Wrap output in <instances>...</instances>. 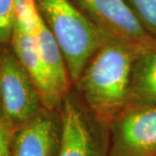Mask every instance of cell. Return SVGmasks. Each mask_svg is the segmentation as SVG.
<instances>
[{
    "label": "cell",
    "mask_w": 156,
    "mask_h": 156,
    "mask_svg": "<svg viewBox=\"0 0 156 156\" xmlns=\"http://www.w3.org/2000/svg\"><path fill=\"white\" fill-rule=\"evenodd\" d=\"M10 47L33 77L46 108H60L72 88L63 55L34 0H17Z\"/></svg>",
    "instance_id": "cell-1"
},
{
    "label": "cell",
    "mask_w": 156,
    "mask_h": 156,
    "mask_svg": "<svg viewBox=\"0 0 156 156\" xmlns=\"http://www.w3.org/2000/svg\"><path fill=\"white\" fill-rule=\"evenodd\" d=\"M139 52L105 38L73 85L90 113L105 126L129 105L131 73Z\"/></svg>",
    "instance_id": "cell-2"
},
{
    "label": "cell",
    "mask_w": 156,
    "mask_h": 156,
    "mask_svg": "<svg viewBox=\"0 0 156 156\" xmlns=\"http://www.w3.org/2000/svg\"><path fill=\"white\" fill-rule=\"evenodd\" d=\"M47 27L58 43L74 85L87 62L107 37L93 26L72 0H34Z\"/></svg>",
    "instance_id": "cell-3"
},
{
    "label": "cell",
    "mask_w": 156,
    "mask_h": 156,
    "mask_svg": "<svg viewBox=\"0 0 156 156\" xmlns=\"http://www.w3.org/2000/svg\"><path fill=\"white\" fill-rule=\"evenodd\" d=\"M0 105L9 137L45 108L38 86L10 45L0 49Z\"/></svg>",
    "instance_id": "cell-4"
},
{
    "label": "cell",
    "mask_w": 156,
    "mask_h": 156,
    "mask_svg": "<svg viewBox=\"0 0 156 156\" xmlns=\"http://www.w3.org/2000/svg\"><path fill=\"white\" fill-rule=\"evenodd\" d=\"M63 134L58 156H107L108 126L99 122L72 88L61 105Z\"/></svg>",
    "instance_id": "cell-5"
},
{
    "label": "cell",
    "mask_w": 156,
    "mask_h": 156,
    "mask_svg": "<svg viewBox=\"0 0 156 156\" xmlns=\"http://www.w3.org/2000/svg\"><path fill=\"white\" fill-rule=\"evenodd\" d=\"M107 156H156V107L128 105L108 125Z\"/></svg>",
    "instance_id": "cell-6"
},
{
    "label": "cell",
    "mask_w": 156,
    "mask_h": 156,
    "mask_svg": "<svg viewBox=\"0 0 156 156\" xmlns=\"http://www.w3.org/2000/svg\"><path fill=\"white\" fill-rule=\"evenodd\" d=\"M91 23L107 38L142 51L156 44L126 0H72Z\"/></svg>",
    "instance_id": "cell-7"
},
{
    "label": "cell",
    "mask_w": 156,
    "mask_h": 156,
    "mask_svg": "<svg viewBox=\"0 0 156 156\" xmlns=\"http://www.w3.org/2000/svg\"><path fill=\"white\" fill-rule=\"evenodd\" d=\"M62 134L61 108H43L11 133L9 153L10 156H58Z\"/></svg>",
    "instance_id": "cell-8"
},
{
    "label": "cell",
    "mask_w": 156,
    "mask_h": 156,
    "mask_svg": "<svg viewBox=\"0 0 156 156\" xmlns=\"http://www.w3.org/2000/svg\"><path fill=\"white\" fill-rule=\"evenodd\" d=\"M129 105L156 107V44L136 55L131 73Z\"/></svg>",
    "instance_id": "cell-9"
},
{
    "label": "cell",
    "mask_w": 156,
    "mask_h": 156,
    "mask_svg": "<svg viewBox=\"0 0 156 156\" xmlns=\"http://www.w3.org/2000/svg\"><path fill=\"white\" fill-rule=\"evenodd\" d=\"M142 27L156 40V0H126Z\"/></svg>",
    "instance_id": "cell-10"
},
{
    "label": "cell",
    "mask_w": 156,
    "mask_h": 156,
    "mask_svg": "<svg viewBox=\"0 0 156 156\" xmlns=\"http://www.w3.org/2000/svg\"><path fill=\"white\" fill-rule=\"evenodd\" d=\"M17 0H0V49L10 45Z\"/></svg>",
    "instance_id": "cell-11"
},
{
    "label": "cell",
    "mask_w": 156,
    "mask_h": 156,
    "mask_svg": "<svg viewBox=\"0 0 156 156\" xmlns=\"http://www.w3.org/2000/svg\"><path fill=\"white\" fill-rule=\"evenodd\" d=\"M9 134L6 130L3 114L0 105V156H10L9 153Z\"/></svg>",
    "instance_id": "cell-12"
}]
</instances>
